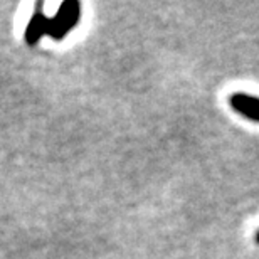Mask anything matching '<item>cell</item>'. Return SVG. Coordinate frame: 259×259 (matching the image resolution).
I'll list each match as a JSON object with an SVG mask.
<instances>
[{"instance_id": "obj_2", "label": "cell", "mask_w": 259, "mask_h": 259, "mask_svg": "<svg viewBox=\"0 0 259 259\" xmlns=\"http://www.w3.org/2000/svg\"><path fill=\"white\" fill-rule=\"evenodd\" d=\"M229 105L237 115L259 123V98L251 93L236 91L229 96Z\"/></svg>"}, {"instance_id": "obj_3", "label": "cell", "mask_w": 259, "mask_h": 259, "mask_svg": "<svg viewBox=\"0 0 259 259\" xmlns=\"http://www.w3.org/2000/svg\"><path fill=\"white\" fill-rule=\"evenodd\" d=\"M48 27H49V17H46L44 10H40V4L37 9L34 10L32 17L29 19L27 25H25L24 39L29 46H35L40 40L42 35H48Z\"/></svg>"}, {"instance_id": "obj_1", "label": "cell", "mask_w": 259, "mask_h": 259, "mask_svg": "<svg viewBox=\"0 0 259 259\" xmlns=\"http://www.w3.org/2000/svg\"><path fill=\"white\" fill-rule=\"evenodd\" d=\"M81 19V4L76 0H67L59 5L54 17L49 19L48 35L54 40L64 39Z\"/></svg>"}, {"instance_id": "obj_4", "label": "cell", "mask_w": 259, "mask_h": 259, "mask_svg": "<svg viewBox=\"0 0 259 259\" xmlns=\"http://www.w3.org/2000/svg\"><path fill=\"white\" fill-rule=\"evenodd\" d=\"M254 239H256V242H257V244H259V231L256 232V236H254Z\"/></svg>"}]
</instances>
